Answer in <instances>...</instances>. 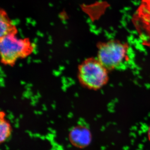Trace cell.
Wrapping results in <instances>:
<instances>
[{"label": "cell", "instance_id": "obj_1", "mask_svg": "<svg viewBox=\"0 0 150 150\" xmlns=\"http://www.w3.org/2000/svg\"><path fill=\"white\" fill-rule=\"evenodd\" d=\"M16 34L0 37L1 62L4 64L13 66L19 59L32 54L35 46L27 38H18Z\"/></svg>", "mask_w": 150, "mask_h": 150}, {"label": "cell", "instance_id": "obj_2", "mask_svg": "<svg viewBox=\"0 0 150 150\" xmlns=\"http://www.w3.org/2000/svg\"><path fill=\"white\" fill-rule=\"evenodd\" d=\"M78 78L84 87L98 90L107 83L109 80L108 70L97 58H88L78 67Z\"/></svg>", "mask_w": 150, "mask_h": 150}, {"label": "cell", "instance_id": "obj_3", "mask_svg": "<svg viewBox=\"0 0 150 150\" xmlns=\"http://www.w3.org/2000/svg\"><path fill=\"white\" fill-rule=\"evenodd\" d=\"M97 59L108 71L117 69L128 58L129 44L111 40L97 44Z\"/></svg>", "mask_w": 150, "mask_h": 150}, {"label": "cell", "instance_id": "obj_4", "mask_svg": "<svg viewBox=\"0 0 150 150\" xmlns=\"http://www.w3.org/2000/svg\"><path fill=\"white\" fill-rule=\"evenodd\" d=\"M133 21L142 43L150 48V0H142Z\"/></svg>", "mask_w": 150, "mask_h": 150}, {"label": "cell", "instance_id": "obj_5", "mask_svg": "<svg viewBox=\"0 0 150 150\" xmlns=\"http://www.w3.org/2000/svg\"><path fill=\"white\" fill-rule=\"evenodd\" d=\"M70 140L73 145L80 148L88 146L92 139L91 132L84 126L74 127L70 133Z\"/></svg>", "mask_w": 150, "mask_h": 150}, {"label": "cell", "instance_id": "obj_6", "mask_svg": "<svg viewBox=\"0 0 150 150\" xmlns=\"http://www.w3.org/2000/svg\"><path fill=\"white\" fill-rule=\"evenodd\" d=\"M0 30L2 37L10 34H16L17 30L9 18L5 11L1 10L0 13Z\"/></svg>", "mask_w": 150, "mask_h": 150}, {"label": "cell", "instance_id": "obj_7", "mask_svg": "<svg viewBox=\"0 0 150 150\" xmlns=\"http://www.w3.org/2000/svg\"><path fill=\"white\" fill-rule=\"evenodd\" d=\"M0 116V141L2 143L5 142L10 136L11 128L10 123L5 118V113L1 112Z\"/></svg>", "mask_w": 150, "mask_h": 150}, {"label": "cell", "instance_id": "obj_8", "mask_svg": "<svg viewBox=\"0 0 150 150\" xmlns=\"http://www.w3.org/2000/svg\"><path fill=\"white\" fill-rule=\"evenodd\" d=\"M147 137L149 141L150 142V125L148 128L147 131Z\"/></svg>", "mask_w": 150, "mask_h": 150}]
</instances>
